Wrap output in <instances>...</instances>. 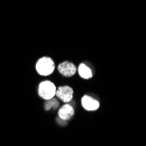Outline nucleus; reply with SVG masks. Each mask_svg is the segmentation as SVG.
I'll return each instance as SVG.
<instances>
[{
    "label": "nucleus",
    "instance_id": "6e6552de",
    "mask_svg": "<svg viewBox=\"0 0 146 146\" xmlns=\"http://www.w3.org/2000/svg\"><path fill=\"white\" fill-rule=\"evenodd\" d=\"M49 102H47L45 105V109L46 110H50L52 107H54V109H56L58 106H59V102L55 99H51V100H48Z\"/></svg>",
    "mask_w": 146,
    "mask_h": 146
},
{
    "label": "nucleus",
    "instance_id": "0eeeda50",
    "mask_svg": "<svg viewBox=\"0 0 146 146\" xmlns=\"http://www.w3.org/2000/svg\"><path fill=\"white\" fill-rule=\"evenodd\" d=\"M78 72H79V74L81 75V77L84 79H89L92 77V72L90 68H88L85 64H81L79 66Z\"/></svg>",
    "mask_w": 146,
    "mask_h": 146
},
{
    "label": "nucleus",
    "instance_id": "20e7f679",
    "mask_svg": "<svg viewBox=\"0 0 146 146\" xmlns=\"http://www.w3.org/2000/svg\"><path fill=\"white\" fill-rule=\"evenodd\" d=\"M58 70L62 75H64L66 77L73 76L76 73L75 66L73 63L68 62V61H65V62L60 63L58 66Z\"/></svg>",
    "mask_w": 146,
    "mask_h": 146
},
{
    "label": "nucleus",
    "instance_id": "f257e3e1",
    "mask_svg": "<svg viewBox=\"0 0 146 146\" xmlns=\"http://www.w3.org/2000/svg\"><path fill=\"white\" fill-rule=\"evenodd\" d=\"M54 62L51 58L43 57L39 59L36 64V70L41 75H49L54 70Z\"/></svg>",
    "mask_w": 146,
    "mask_h": 146
},
{
    "label": "nucleus",
    "instance_id": "423d86ee",
    "mask_svg": "<svg viewBox=\"0 0 146 146\" xmlns=\"http://www.w3.org/2000/svg\"><path fill=\"white\" fill-rule=\"evenodd\" d=\"M74 114V110L70 104L63 105L62 107L60 109L59 112H58L59 117L60 119H62V120H64V121L69 120L70 118H72Z\"/></svg>",
    "mask_w": 146,
    "mask_h": 146
},
{
    "label": "nucleus",
    "instance_id": "f03ea898",
    "mask_svg": "<svg viewBox=\"0 0 146 146\" xmlns=\"http://www.w3.org/2000/svg\"><path fill=\"white\" fill-rule=\"evenodd\" d=\"M38 95L41 98L45 100H51L56 95V87L55 85L49 82H42L38 86Z\"/></svg>",
    "mask_w": 146,
    "mask_h": 146
},
{
    "label": "nucleus",
    "instance_id": "7ed1b4c3",
    "mask_svg": "<svg viewBox=\"0 0 146 146\" xmlns=\"http://www.w3.org/2000/svg\"><path fill=\"white\" fill-rule=\"evenodd\" d=\"M73 89L68 86L60 87L56 90V96L64 102H69L73 99Z\"/></svg>",
    "mask_w": 146,
    "mask_h": 146
},
{
    "label": "nucleus",
    "instance_id": "39448f33",
    "mask_svg": "<svg viewBox=\"0 0 146 146\" xmlns=\"http://www.w3.org/2000/svg\"><path fill=\"white\" fill-rule=\"evenodd\" d=\"M82 107L86 110H88V111H95V110H98L100 107L99 102L88 96H84L82 97Z\"/></svg>",
    "mask_w": 146,
    "mask_h": 146
}]
</instances>
